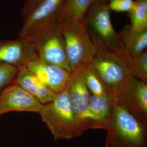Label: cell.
I'll return each mask as SVG.
<instances>
[{
    "instance_id": "5bb4252c",
    "label": "cell",
    "mask_w": 147,
    "mask_h": 147,
    "mask_svg": "<svg viewBox=\"0 0 147 147\" xmlns=\"http://www.w3.org/2000/svg\"><path fill=\"white\" fill-rule=\"evenodd\" d=\"M67 88L69 101L77 119L86 109L92 95L85 84L82 69L71 73Z\"/></svg>"
},
{
    "instance_id": "9c48e42d",
    "label": "cell",
    "mask_w": 147,
    "mask_h": 147,
    "mask_svg": "<svg viewBox=\"0 0 147 147\" xmlns=\"http://www.w3.org/2000/svg\"><path fill=\"white\" fill-rule=\"evenodd\" d=\"M39 58L37 48L30 37L15 40L0 39V62L19 68Z\"/></svg>"
},
{
    "instance_id": "ffe728a7",
    "label": "cell",
    "mask_w": 147,
    "mask_h": 147,
    "mask_svg": "<svg viewBox=\"0 0 147 147\" xmlns=\"http://www.w3.org/2000/svg\"><path fill=\"white\" fill-rule=\"evenodd\" d=\"M18 71V69L16 67L0 62V89L13 82Z\"/></svg>"
},
{
    "instance_id": "d6986e66",
    "label": "cell",
    "mask_w": 147,
    "mask_h": 147,
    "mask_svg": "<svg viewBox=\"0 0 147 147\" xmlns=\"http://www.w3.org/2000/svg\"><path fill=\"white\" fill-rule=\"evenodd\" d=\"M82 71L85 84L91 94L102 96L108 93L99 77L90 65L83 68Z\"/></svg>"
},
{
    "instance_id": "52a82bcc",
    "label": "cell",
    "mask_w": 147,
    "mask_h": 147,
    "mask_svg": "<svg viewBox=\"0 0 147 147\" xmlns=\"http://www.w3.org/2000/svg\"><path fill=\"white\" fill-rule=\"evenodd\" d=\"M66 0H26L22 9L23 24L19 37L57 22Z\"/></svg>"
},
{
    "instance_id": "2e32d148",
    "label": "cell",
    "mask_w": 147,
    "mask_h": 147,
    "mask_svg": "<svg viewBox=\"0 0 147 147\" xmlns=\"http://www.w3.org/2000/svg\"><path fill=\"white\" fill-rule=\"evenodd\" d=\"M95 0H66L57 22L84 21V16Z\"/></svg>"
},
{
    "instance_id": "ac0fdd59",
    "label": "cell",
    "mask_w": 147,
    "mask_h": 147,
    "mask_svg": "<svg viewBox=\"0 0 147 147\" xmlns=\"http://www.w3.org/2000/svg\"><path fill=\"white\" fill-rule=\"evenodd\" d=\"M132 76L147 83V51L132 57L127 62Z\"/></svg>"
},
{
    "instance_id": "277c9868",
    "label": "cell",
    "mask_w": 147,
    "mask_h": 147,
    "mask_svg": "<svg viewBox=\"0 0 147 147\" xmlns=\"http://www.w3.org/2000/svg\"><path fill=\"white\" fill-rule=\"evenodd\" d=\"M58 24L64 37L65 53L71 73L90 65L98 49L87 31L84 21Z\"/></svg>"
},
{
    "instance_id": "e0dca14e",
    "label": "cell",
    "mask_w": 147,
    "mask_h": 147,
    "mask_svg": "<svg viewBox=\"0 0 147 147\" xmlns=\"http://www.w3.org/2000/svg\"><path fill=\"white\" fill-rule=\"evenodd\" d=\"M128 14L133 30L147 28V0H134V8Z\"/></svg>"
},
{
    "instance_id": "7c38bea8",
    "label": "cell",
    "mask_w": 147,
    "mask_h": 147,
    "mask_svg": "<svg viewBox=\"0 0 147 147\" xmlns=\"http://www.w3.org/2000/svg\"><path fill=\"white\" fill-rule=\"evenodd\" d=\"M27 67L53 92L58 94L66 88L71 73L62 67L45 63L39 58L28 63Z\"/></svg>"
},
{
    "instance_id": "3957f363",
    "label": "cell",
    "mask_w": 147,
    "mask_h": 147,
    "mask_svg": "<svg viewBox=\"0 0 147 147\" xmlns=\"http://www.w3.org/2000/svg\"><path fill=\"white\" fill-rule=\"evenodd\" d=\"M39 115L55 140H70L82 135L69 101L67 86L52 101L44 105Z\"/></svg>"
},
{
    "instance_id": "7402d4cb",
    "label": "cell",
    "mask_w": 147,
    "mask_h": 147,
    "mask_svg": "<svg viewBox=\"0 0 147 147\" xmlns=\"http://www.w3.org/2000/svg\"><path fill=\"white\" fill-rule=\"evenodd\" d=\"M109 0H95V3H107Z\"/></svg>"
},
{
    "instance_id": "9a60e30c",
    "label": "cell",
    "mask_w": 147,
    "mask_h": 147,
    "mask_svg": "<svg viewBox=\"0 0 147 147\" xmlns=\"http://www.w3.org/2000/svg\"><path fill=\"white\" fill-rule=\"evenodd\" d=\"M119 34L123 47L129 58L146 50L147 28L136 31L133 30L130 25H127L124 27Z\"/></svg>"
},
{
    "instance_id": "4fadbf2b",
    "label": "cell",
    "mask_w": 147,
    "mask_h": 147,
    "mask_svg": "<svg viewBox=\"0 0 147 147\" xmlns=\"http://www.w3.org/2000/svg\"><path fill=\"white\" fill-rule=\"evenodd\" d=\"M18 69L17 75L11 84L20 86L43 105L52 101L56 98L57 94L50 89L27 67Z\"/></svg>"
},
{
    "instance_id": "7a4b0ae2",
    "label": "cell",
    "mask_w": 147,
    "mask_h": 147,
    "mask_svg": "<svg viewBox=\"0 0 147 147\" xmlns=\"http://www.w3.org/2000/svg\"><path fill=\"white\" fill-rule=\"evenodd\" d=\"M84 22L97 49H105L115 53L127 63L130 58L123 47L119 33L112 25L107 3H95L84 16Z\"/></svg>"
},
{
    "instance_id": "8fae6325",
    "label": "cell",
    "mask_w": 147,
    "mask_h": 147,
    "mask_svg": "<svg viewBox=\"0 0 147 147\" xmlns=\"http://www.w3.org/2000/svg\"><path fill=\"white\" fill-rule=\"evenodd\" d=\"M44 105L20 86L11 84L0 91V116L12 111L40 113Z\"/></svg>"
},
{
    "instance_id": "44dd1931",
    "label": "cell",
    "mask_w": 147,
    "mask_h": 147,
    "mask_svg": "<svg viewBox=\"0 0 147 147\" xmlns=\"http://www.w3.org/2000/svg\"><path fill=\"white\" fill-rule=\"evenodd\" d=\"M107 5L110 11L129 13L134 8V0H109Z\"/></svg>"
},
{
    "instance_id": "6da1fadb",
    "label": "cell",
    "mask_w": 147,
    "mask_h": 147,
    "mask_svg": "<svg viewBox=\"0 0 147 147\" xmlns=\"http://www.w3.org/2000/svg\"><path fill=\"white\" fill-rule=\"evenodd\" d=\"M106 131L104 147H147V126L116 100Z\"/></svg>"
},
{
    "instance_id": "30bf717a",
    "label": "cell",
    "mask_w": 147,
    "mask_h": 147,
    "mask_svg": "<svg viewBox=\"0 0 147 147\" xmlns=\"http://www.w3.org/2000/svg\"><path fill=\"white\" fill-rule=\"evenodd\" d=\"M115 99L147 126V83L130 77Z\"/></svg>"
},
{
    "instance_id": "8992f818",
    "label": "cell",
    "mask_w": 147,
    "mask_h": 147,
    "mask_svg": "<svg viewBox=\"0 0 147 147\" xmlns=\"http://www.w3.org/2000/svg\"><path fill=\"white\" fill-rule=\"evenodd\" d=\"M27 36L34 42L39 59L62 67L71 73L63 34L57 22L38 28Z\"/></svg>"
},
{
    "instance_id": "5b68a950",
    "label": "cell",
    "mask_w": 147,
    "mask_h": 147,
    "mask_svg": "<svg viewBox=\"0 0 147 147\" xmlns=\"http://www.w3.org/2000/svg\"><path fill=\"white\" fill-rule=\"evenodd\" d=\"M90 65L99 77L106 91L114 98L128 79L132 76L126 62L116 53L105 49L98 48Z\"/></svg>"
},
{
    "instance_id": "ba28073f",
    "label": "cell",
    "mask_w": 147,
    "mask_h": 147,
    "mask_svg": "<svg viewBox=\"0 0 147 147\" xmlns=\"http://www.w3.org/2000/svg\"><path fill=\"white\" fill-rule=\"evenodd\" d=\"M115 98L109 93L102 96L91 95L88 105L76 119L82 135L90 129L107 130L110 124Z\"/></svg>"
}]
</instances>
